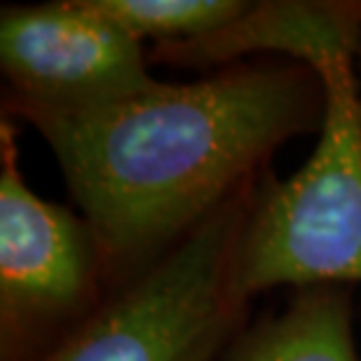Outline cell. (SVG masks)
<instances>
[{"mask_svg": "<svg viewBox=\"0 0 361 361\" xmlns=\"http://www.w3.org/2000/svg\"><path fill=\"white\" fill-rule=\"evenodd\" d=\"M307 66L226 68L73 113L35 115L108 270H141L258 178L286 139L322 127Z\"/></svg>", "mask_w": 361, "mask_h": 361, "instance_id": "cell-1", "label": "cell"}, {"mask_svg": "<svg viewBox=\"0 0 361 361\" xmlns=\"http://www.w3.org/2000/svg\"><path fill=\"white\" fill-rule=\"evenodd\" d=\"M258 178L143 265L40 361H216L247 305L240 244Z\"/></svg>", "mask_w": 361, "mask_h": 361, "instance_id": "cell-2", "label": "cell"}, {"mask_svg": "<svg viewBox=\"0 0 361 361\" xmlns=\"http://www.w3.org/2000/svg\"><path fill=\"white\" fill-rule=\"evenodd\" d=\"M322 136L286 180L258 188L240 244V286H336L361 281V125L352 59L329 63Z\"/></svg>", "mask_w": 361, "mask_h": 361, "instance_id": "cell-3", "label": "cell"}, {"mask_svg": "<svg viewBox=\"0 0 361 361\" xmlns=\"http://www.w3.org/2000/svg\"><path fill=\"white\" fill-rule=\"evenodd\" d=\"M108 270L85 216L35 195L0 122V361H40L87 319Z\"/></svg>", "mask_w": 361, "mask_h": 361, "instance_id": "cell-4", "label": "cell"}, {"mask_svg": "<svg viewBox=\"0 0 361 361\" xmlns=\"http://www.w3.org/2000/svg\"><path fill=\"white\" fill-rule=\"evenodd\" d=\"M5 111L17 118L73 113L155 82L146 42L97 5L56 0L0 14Z\"/></svg>", "mask_w": 361, "mask_h": 361, "instance_id": "cell-5", "label": "cell"}, {"mask_svg": "<svg viewBox=\"0 0 361 361\" xmlns=\"http://www.w3.org/2000/svg\"><path fill=\"white\" fill-rule=\"evenodd\" d=\"M361 49V3L235 0L228 17L185 45L153 54L180 66H226L251 54H286L319 73Z\"/></svg>", "mask_w": 361, "mask_h": 361, "instance_id": "cell-6", "label": "cell"}, {"mask_svg": "<svg viewBox=\"0 0 361 361\" xmlns=\"http://www.w3.org/2000/svg\"><path fill=\"white\" fill-rule=\"evenodd\" d=\"M223 361H357L350 295L302 288L281 314L244 334Z\"/></svg>", "mask_w": 361, "mask_h": 361, "instance_id": "cell-7", "label": "cell"}, {"mask_svg": "<svg viewBox=\"0 0 361 361\" xmlns=\"http://www.w3.org/2000/svg\"><path fill=\"white\" fill-rule=\"evenodd\" d=\"M359 125H361V90H359Z\"/></svg>", "mask_w": 361, "mask_h": 361, "instance_id": "cell-8", "label": "cell"}]
</instances>
